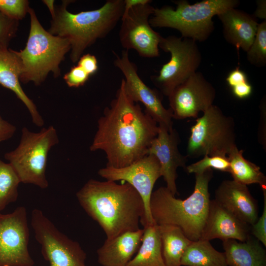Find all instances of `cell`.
I'll list each match as a JSON object with an SVG mask.
<instances>
[{"label": "cell", "mask_w": 266, "mask_h": 266, "mask_svg": "<svg viewBox=\"0 0 266 266\" xmlns=\"http://www.w3.org/2000/svg\"><path fill=\"white\" fill-rule=\"evenodd\" d=\"M243 150L237 146L227 155L230 167L229 172L233 180L245 185L258 184L262 189H266V177L260 167L243 156Z\"/></svg>", "instance_id": "cell-26"}, {"label": "cell", "mask_w": 266, "mask_h": 266, "mask_svg": "<svg viewBox=\"0 0 266 266\" xmlns=\"http://www.w3.org/2000/svg\"><path fill=\"white\" fill-rule=\"evenodd\" d=\"M250 235V226L228 211L214 199L210 200L206 222L200 239L210 241L234 239L246 241Z\"/></svg>", "instance_id": "cell-18"}, {"label": "cell", "mask_w": 266, "mask_h": 266, "mask_svg": "<svg viewBox=\"0 0 266 266\" xmlns=\"http://www.w3.org/2000/svg\"><path fill=\"white\" fill-rule=\"evenodd\" d=\"M264 207L261 216L250 227L251 234L265 247L266 246V189H263Z\"/></svg>", "instance_id": "cell-32"}, {"label": "cell", "mask_w": 266, "mask_h": 266, "mask_svg": "<svg viewBox=\"0 0 266 266\" xmlns=\"http://www.w3.org/2000/svg\"><path fill=\"white\" fill-rule=\"evenodd\" d=\"M158 125V134L152 141L147 155H154L158 159L161 167V176L166 182V187L175 196L177 193V169L179 167L185 169L187 157L183 155L179 151L180 139L176 130L172 129L169 131L166 126Z\"/></svg>", "instance_id": "cell-16"}, {"label": "cell", "mask_w": 266, "mask_h": 266, "mask_svg": "<svg viewBox=\"0 0 266 266\" xmlns=\"http://www.w3.org/2000/svg\"><path fill=\"white\" fill-rule=\"evenodd\" d=\"M20 183L10 165L0 158V213L9 204L16 201Z\"/></svg>", "instance_id": "cell-27"}, {"label": "cell", "mask_w": 266, "mask_h": 266, "mask_svg": "<svg viewBox=\"0 0 266 266\" xmlns=\"http://www.w3.org/2000/svg\"><path fill=\"white\" fill-rule=\"evenodd\" d=\"M18 21L12 19L0 12V46L8 47L18 30Z\"/></svg>", "instance_id": "cell-31"}, {"label": "cell", "mask_w": 266, "mask_h": 266, "mask_svg": "<svg viewBox=\"0 0 266 266\" xmlns=\"http://www.w3.org/2000/svg\"><path fill=\"white\" fill-rule=\"evenodd\" d=\"M77 65L81 66L90 76L98 70V63L95 56L90 54L82 55L78 61Z\"/></svg>", "instance_id": "cell-34"}, {"label": "cell", "mask_w": 266, "mask_h": 266, "mask_svg": "<svg viewBox=\"0 0 266 266\" xmlns=\"http://www.w3.org/2000/svg\"><path fill=\"white\" fill-rule=\"evenodd\" d=\"M230 165L227 156L204 155L200 161L186 166L188 173L201 174L209 169L229 172Z\"/></svg>", "instance_id": "cell-29"}, {"label": "cell", "mask_w": 266, "mask_h": 266, "mask_svg": "<svg viewBox=\"0 0 266 266\" xmlns=\"http://www.w3.org/2000/svg\"><path fill=\"white\" fill-rule=\"evenodd\" d=\"M181 265L184 266H228L224 252L216 250L209 241H192L184 252Z\"/></svg>", "instance_id": "cell-25"}, {"label": "cell", "mask_w": 266, "mask_h": 266, "mask_svg": "<svg viewBox=\"0 0 266 266\" xmlns=\"http://www.w3.org/2000/svg\"><path fill=\"white\" fill-rule=\"evenodd\" d=\"M190 131L187 147V157L227 156L236 146L233 118L224 114L221 108L214 104L196 119Z\"/></svg>", "instance_id": "cell-8"}, {"label": "cell", "mask_w": 266, "mask_h": 266, "mask_svg": "<svg viewBox=\"0 0 266 266\" xmlns=\"http://www.w3.org/2000/svg\"><path fill=\"white\" fill-rule=\"evenodd\" d=\"M246 53L252 65L258 67L266 65V20L259 24L254 40Z\"/></svg>", "instance_id": "cell-28"}, {"label": "cell", "mask_w": 266, "mask_h": 266, "mask_svg": "<svg viewBox=\"0 0 266 266\" xmlns=\"http://www.w3.org/2000/svg\"><path fill=\"white\" fill-rule=\"evenodd\" d=\"M16 130V127L4 120L0 115V142L11 138Z\"/></svg>", "instance_id": "cell-37"}, {"label": "cell", "mask_w": 266, "mask_h": 266, "mask_svg": "<svg viewBox=\"0 0 266 266\" xmlns=\"http://www.w3.org/2000/svg\"><path fill=\"white\" fill-rule=\"evenodd\" d=\"M30 8L28 0H0V12L17 21L23 19Z\"/></svg>", "instance_id": "cell-30"}, {"label": "cell", "mask_w": 266, "mask_h": 266, "mask_svg": "<svg viewBox=\"0 0 266 266\" xmlns=\"http://www.w3.org/2000/svg\"><path fill=\"white\" fill-rule=\"evenodd\" d=\"M98 174L106 179L124 181L132 185L142 198L145 214L141 223L144 227L155 223L150 209V200L154 186L161 176L158 159L152 155H146L133 163L121 168L106 166L100 169Z\"/></svg>", "instance_id": "cell-14"}, {"label": "cell", "mask_w": 266, "mask_h": 266, "mask_svg": "<svg viewBox=\"0 0 266 266\" xmlns=\"http://www.w3.org/2000/svg\"><path fill=\"white\" fill-rule=\"evenodd\" d=\"M113 53L115 56L114 65L125 77L123 80L127 95L133 102H141L145 107V113L158 124L164 125L171 131L173 129L172 111L164 106L161 93L148 86L141 79L136 65L129 58V51L123 50L120 55Z\"/></svg>", "instance_id": "cell-12"}, {"label": "cell", "mask_w": 266, "mask_h": 266, "mask_svg": "<svg viewBox=\"0 0 266 266\" xmlns=\"http://www.w3.org/2000/svg\"><path fill=\"white\" fill-rule=\"evenodd\" d=\"M144 229L123 233L106 239L97 251L98 262L102 266H126L138 251Z\"/></svg>", "instance_id": "cell-21"}, {"label": "cell", "mask_w": 266, "mask_h": 266, "mask_svg": "<svg viewBox=\"0 0 266 266\" xmlns=\"http://www.w3.org/2000/svg\"><path fill=\"white\" fill-rule=\"evenodd\" d=\"M214 200L239 220L250 227L258 219L257 201L246 185L233 180H225L216 189Z\"/></svg>", "instance_id": "cell-17"}, {"label": "cell", "mask_w": 266, "mask_h": 266, "mask_svg": "<svg viewBox=\"0 0 266 266\" xmlns=\"http://www.w3.org/2000/svg\"><path fill=\"white\" fill-rule=\"evenodd\" d=\"M69 2H63L55 10L48 32L68 40L70 59L76 63L88 47L115 28L123 14L124 0H107L98 9L77 13L67 11Z\"/></svg>", "instance_id": "cell-4"}, {"label": "cell", "mask_w": 266, "mask_h": 266, "mask_svg": "<svg viewBox=\"0 0 266 266\" xmlns=\"http://www.w3.org/2000/svg\"><path fill=\"white\" fill-rule=\"evenodd\" d=\"M31 27L25 48L15 51L20 59L22 73L20 81H33L39 85L49 72L55 76L60 74L59 65L71 49L68 40L45 31L38 21L34 10L30 8Z\"/></svg>", "instance_id": "cell-6"}, {"label": "cell", "mask_w": 266, "mask_h": 266, "mask_svg": "<svg viewBox=\"0 0 266 266\" xmlns=\"http://www.w3.org/2000/svg\"><path fill=\"white\" fill-rule=\"evenodd\" d=\"M266 97H263L261 100L260 109V120L258 131V139L259 142L266 149Z\"/></svg>", "instance_id": "cell-35"}, {"label": "cell", "mask_w": 266, "mask_h": 266, "mask_svg": "<svg viewBox=\"0 0 266 266\" xmlns=\"http://www.w3.org/2000/svg\"><path fill=\"white\" fill-rule=\"evenodd\" d=\"M27 211L24 206L0 213V266H33L28 244L30 233Z\"/></svg>", "instance_id": "cell-13"}, {"label": "cell", "mask_w": 266, "mask_h": 266, "mask_svg": "<svg viewBox=\"0 0 266 266\" xmlns=\"http://www.w3.org/2000/svg\"><path fill=\"white\" fill-rule=\"evenodd\" d=\"M90 76L79 66H72L66 73L64 79L69 87L78 88L83 86Z\"/></svg>", "instance_id": "cell-33"}, {"label": "cell", "mask_w": 266, "mask_h": 266, "mask_svg": "<svg viewBox=\"0 0 266 266\" xmlns=\"http://www.w3.org/2000/svg\"><path fill=\"white\" fill-rule=\"evenodd\" d=\"M22 66L15 50L0 46V84L13 92L28 108L33 122L42 127L44 120L33 101L25 94L20 83Z\"/></svg>", "instance_id": "cell-20"}, {"label": "cell", "mask_w": 266, "mask_h": 266, "mask_svg": "<svg viewBox=\"0 0 266 266\" xmlns=\"http://www.w3.org/2000/svg\"><path fill=\"white\" fill-rule=\"evenodd\" d=\"M216 91L200 72L196 71L176 87L167 97L173 118H198L213 104Z\"/></svg>", "instance_id": "cell-15"}, {"label": "cell", "mask_w": 266, "mask_h": 266, "mask_svg": "<svg viewBox=\"0 0 266 266\" xmlns=\"http://www.w3.org/2000/svg\"><path fill=\"white\" fill-rule=\"evenodd\" d=\"M212 177V169L195 174L194 191L183 200L176 199L166 187H160L153 192L150 209L155 224L177 226L190 240L200 239L208 212V186Z\"/></svg>", "instance_id": "cell-3"}, {"label": "cell", "mask_w": 266, "mask_h": 266, "mask_svg": "<svg viewBox=\"0 0 266 266\" xmlns=\"http://www.w3.org/2000/svg\"><path fill=\"white\" fill-rule=\"evenodd\" d=\"M31 226L50 266H87L86 253L79 243L59 231L42 210L32 211Z\"/></svg>", "instance_id": "cell-10"}, {"label": "cell", "mask_w": 266, "mask_h": 266, "mask_svg": "<svg viewBox=\"0 0 266 266\" xmlns=\"http://www.w3.org/2000/svg\"><path fill=\"white\" fill-rule=\"evenodd\" d=\"M158 131V124L127 95L122 79L115 98L98 121L90 150L103 151L106 166L123 167L147 155Z\"/></svg>", "instance_id": "cell-1"}, {"label": "cell", "mask_w": 266, "mask_h": 266, "mask_svg": "<svg viewBox=\"0 0 266 266\" xmlns=\"http://www.w3.org/2000/svg\"><path fill=\"white\" fill-rule=\"evenodd\" d=\"M154 9L150 3L138 4L123 14L119 37L124 50H134L143 58L160 56L159 45L163 36L149 23Z\"/></svg>", "instance_id": "cell-11"}, {"label": "cell", "mask_w": 266, "mask_h": 266, "mask_svg": "<svg viewBox=\"0 0 266 266\" xmlns=\"http://www.w3.org/2000/svg\"><path fill=\"white\" fill-rule=\"evenodd\" d=\"M257 8L253 15L257 18L266 20V1L258 0L256 1Z\"/></svg>", "instance_id": "cell-39"}, {"label": "cell", "mask_w": 266, "mask_h": 266, "mask_svg": "<svg viewBox=\"0 0 266 266\" xmlns=\"http://www.w3.org/2000/svg\"><path fill=\"white\" fill-rule=\"evenodd\" d=\"M175 9L166 5L155 8L149 23L154 28H169L178 31L182 38L195 41L207 40L214 30L212 18L231 8H236L237 0H203L191 4L186 0L173 1Z\"/></svg>", "instance_id": "cell-5"}, {"label": "cell", "mask_w": 266, "mask_h": 266, "mask_svg": "<svg viewBox=\"0 0 266 266\" xmlns=\"http://www.w3.org/2000/svg\"><path fill=\"white\" fill-rule=\"evenodd\" d=\"M159 47L170 54L158 75L150 79L162 95L168 97L174 89L197 71L202 55L195 40L175 35L162 37Z\"/></svg>", "instance_id": "cell-9"}, {"label": "cell", "mask_w": 266, "mask_h": 266, "mask_svg": "<svg viewBox=\"0 0 266 266\" xmlns=\"http://www.w3.org/2000/svg\"><path fill=\"white\" fill-rule=\"evenodd\" d=\"M228 266H266V251L260 242L251 235L244 242L223 241Z\"/></svg>", "instance_id": "cell-22"}, {"label": "cell", "mask_w": 266, "mask_h": 266, "mask_svg": "<svg viewBox=\"0 0 266 266\" xmlns=\"http://www.w3.org/2000/svg\"><path fill=\"white\" fill-rule=\"evenodd\" d=\"M152 0H124V8L123 14L126 13L132 7L138 4H145L150 3Z\"/></svg>", "instance_id": "cell-40"}, {"label": "cell", "mask_w": 266, "mask_h": 266, "mask_svg": "<svg viewBox=\"0 0 266 266\" xmlns=\"http://www.w3.org/2000/svg\"><path fill=\"white\" fill-rule=\"evenodd\" d=\"M144 233L136 256L126 266H165L158 225L143 227Z\"/></svg>", "instance_id": "cell-23"}, {"label": "cell", "mask_w": 266, "mask_h": 266, "mask_svg": "<svg viewBox=\"0 0 266 266\" xmlns=\"http://www.w3.org/2000/svg\"><path fill=\"white\" fill-rule=\"evenodd\" d=\"M233 95L239 99L248 98L252 94L253 87L248 82L236 85L232 88Z\"/></svg>", "instance_id": "cell-38"}, {"label": "cell", "mask_w": 266, "mask_h": 266, "mask_svg": "<svg viewBox=\"0 0 266 266\" xmlns=\"http://www.w3.org/2000/svg\"><path fill=\"white\" fill-rule=\"evenodd\" d=\"M221 22L225 39L247 52L253 42L257 31L258 19L253 14L231 8L217 15Z\"/></svg>", "instance_id": "cell-19"}, {"label": "cell", "mask_w": 266, "mask_h": 266, "mask_svg": "<svg viewBox=\"0 0 266 266\" xmlns=\"http://www.w3.org/2000/svg\"><path fill=\"white\" fill-rule=\"evenodd\" d=\"M226 80L231 87L248 82L246 74L241 70L239 66H236L228 74Z\"/></svg>", "instance_id": "cell-36"}, {"label": "cell", "mask_w": 266, "mask_h": 266, "mask_svg": "<svg viewBox=\"0 0 266 266\" xmlns=\"http://www.w3.org/2000/svg\"><path fill=\"white\" fill-rule=\"evenodd\" d=\"M21 133L19 145L14 150L6 153L4 158L21 183L46 189L49 185L46 175L48 153L59 142L57 131L50 126L38 132H33L24 127Z\"/></svg>", "instance_id": "cell-7"}, {"label": "cell", "mask_w": 266, "mask_h": 266, "mask_svg": "<svg viewBox=\"0 0 266 266\" xmlns=\"http://www.w3.org/2000/svg\"><path fill=\"white\" fill-rule=\"evenodd\" d=\"M76 196L84 211L102 229L107 240L139 230L144 220L143 200L127 182L90 179Z\"/></svg>", "instance_id": "cell-2"}, {"label": "cell", "mask_w": 266, "mask_h": 266, "mask_svg": "<svg viewBox=\"0 0 266 266\" xmlns=\"http://www.w3.org/2000/svg\"><path fill=\"white\" fill-rule=\"evenodd\" d=\"M158 227L165 266H181L182 256L192 241L177 226L163 225Z\"/></svg>", "instance_id": "cell-24"}]
</instances>
